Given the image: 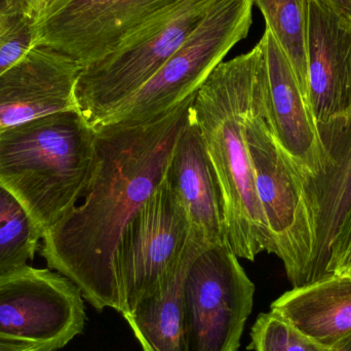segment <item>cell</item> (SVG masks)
I'll use <instances>...</instances> for the list:
<instances>
[{
    "label": "cell",
    "instance_id": "4",
    "mask_svg": "<svg viewBox=\"0 0 351 351\" xmlns=\"http://www.w3.org/2000/svg\"><path fill=\"white\" fill-rule=\"evenodd\" d=\"M262 105L263 88L247 125L256 191L271 239V254L282 260L293 288H301L315 282L319 243L315 179L280 145Z\"/></svg>",
    "mask_w": 351,
    "mask_h": 351
},
{
    "label": "cell",
    "instance_id": "17",
    "mask_svg": "<svg viewBox=\"0 0 351 351\" xmlns=\"http://www.w3.org/2000/svg\"><path fill=\"white\" fill-rule=\"evenodd\" d=\"M192 237L174 274L160 289L123 313L143 351H188L184 311V280L188 266L204 249Z\"/></svg>",
    "mask_w": 351,
    "mask_h": 351
},
{
    "label": "cell",
    "instance_id": "15",
    "mask_svg": "<svg viewBox=\"0 0 351 351\" xmlns=\"http://www.w3.org/2000/svg\"><path fill=\"white\" fill-rule=\"evenodd\" d=\"M270 311L313 341L333 350L351 333V276L333 274L293 288L272 302Z\"/></svg>",
    "mask_w": 351,
    "mask_h": 351
},
{
    "label": "cell",
    "instance_id": "1",
    "mask_svg": "<svg viewBox=\"0 0 351 351\" xmlns=\"http://www.w3.org/2000/svg\"><path fill=\"white\" fill-rule=\"evenodd\" d=\"M195 95L147 121L95 128L82 202L43 237L40 254L49 269L76 285L98 311L123 313L117 249L125 227L164 179Z\"/></svg>",
    "mask_w": 351,
    "mask_h": 351
},
{
    "label": "cell",
    "instance_id": "2",
    "mask_svg": "<svg viewBox=\"0 0 351 351\" xmlns=\"http://www.w3.org/2000/svg\"><path fill=\"white\" fill-rule=\"evenodd\" d=\"M265 66L260 39L251 51L219 64L190 108L218 180L227 243L249 261L272 252L247 144V121L261 97Z\"/></svg>",
    "mask_w": 351,
    "mask_h": 351
},
{
    "label": "cell",
    "instance_id": "11",
    "mask_svg": "<svg viewBox=\"0 0 351 351\" xmlns=\"http://www.w3.org/2000/svg\"><path fill=\"white\" fill-rule=\"evenodd\" d=\"M306 8L309 101L329 152L351 125V21L331 0Z\"/></svg>",
    "mask_w": 351,
    "mask_h": 351
},
{
    "label": "cell",
    "instance_id": "22",
    "mask_svg": "<svg viewBox=\"0 0 351 351\" xmlns=\"http://www.w3.org/2000/svg\"><path fill=\"white\" fill-rule=\"evenodd\" d=\"M61 1L62 0H24V12L35 24Z\"/></svg>",
    "mask_w": 351,
    "mask_h": 351
},
{
    "label": "cell",
    "instance_id": "23",
    "mask_svg": "<svg viewBox=\"0 0 351 351\" xmlns=\"http://www.w3.org/2000/svg\"><path fill=\"white\" fill-rule=\"evenodd\" d=\"M351 268V219L335 262L334 274H343Z\"/></svg>",
    "mask_w": 351,
    "mask_h": 351
},
{
    "label": "cell",
    "instance_id": "14",
    "mask_svg": "<svg viewBox=\"0 0 351 351\" xmlns=\"http://www.w3.org/2000/svg\"><path fill=\"white\" fill-rule=\"evenodd\" d=\"M167 177L187 215L192 237L206 247L226 243L218 180L190 113L176 143Z\"/></svg>",
    "mask_w": 351,
    "mask_h": 351
},
{
    "label": "cell",
    "instance_id": "26",
    "mask_svg": "<svg viewBox=\"0 0 351 351\" xmlns=\"http://www.w3.org/2000/svg\"><path fill=\"white\" fill-rule=\"evenodd\" d=\"M333 351H351V333L348 337L344 338L340 343H338Z\"/></svg>",
    "mask_w": 351,
    "mask_h": 351
},
{
    "label": "cell",
    "instance_id": "28",
    "mask_svg": "<svg viewBox=\"0 0 351 351\" xmlns=\"http://www.w3.org/2000/svg\"><path fill=\"white\" fill-rule=\"evenodd\" d=\"M12 8L10 4V1L8 0H0V12L5 10L6 8Z\"/></svg>",
    "mask_w": 351,
    "mask_h": 351
},
{
    "label": "cell",
    "instance_id": "10",
    "mask_svg": "<svg viewBox=\"0 0 351 351\" xmlns=\"http://www.w3.org/2000/svg\"><path fill=\"white\" fill-rule=\"evenodd\" d=\"M180 0H62L34 24V45L59 51L82 67Z\"/></svg>",
    "mask_w": 351,
    "mask_h": 351
},
{
    "label": "cell",
    "instance_id": "12",
    "mask_svg": "<svg viewBox=\"0 0 351 351\" xmlns=\"http://www.w3.org/2000/svg\"><path fill=\"white\" fill-rule=\"evenodd\" d=\"M261 40L266 63L263 117L280 145L317 181L331 168L332 158L322 139L311 103L267 28Z\"/></svg>",
    "mask_w": 351,
    "mask_h": 351
},
{
    "label": "cell",
    "instance_id": "13",
    "mask_svg": "<svg viewBox=\"0 0 351 351\" xmlns=\"http://www.w3.org/2000/svg\"><path fill=\"white\" fill-rule=\"evenodd\" d=\"M82 68L59 51L34 45L0 75V131L76 109L74 88Z\"/></svg>",
    "mask_w": 351,
    "mask_h": 351
},
{
    "label": "cell",
    "instance_id": "9",
    "mask_svg": "<svg viewBox=\"0 0 351 351\" xmlns=\"http://www.w3.org/2000/svg\"><path fill=\"white\" fill-rule=\"evenodd\" d=\"M86 319L82 292L59 272L26 265L0 276V341L57 351Z\"/></svg>",
    "mask_w": 351,
    "mask_h": 351
},
{
    "label": "cell",
    "instance_id": "6",
    "mask_svg": "<svg viewBox=\"0 0 351 351\" xmlns=\"http://www.w3.org/2000/svg\"><path fill=\"white\" fill-rule=\"evenodd\" d=\"M253 6L252 0H216L158 73L104 123L147 121L197 93L229 51L247 38Z\"/></svg>",
    "mask_w": 351,
    "mask_h": 351
},
{
    "label": "cell",
    "instance_id": "3",
    "mask_svg": "<svg viewBox=\"0 0 351 351\" xmlns=\"http://www.w3.org/2000/svg\"><path fill=\"white\" fill-rule=\"evenodd\" d=\"M96 130L77 109L0 131V184L34 219L43 237L82 199Z\"/></svg>",
    "mask_w": 351,
    "mask_h": 351
},
{
    "label": "cell",
    "instance_id": "8",
    "mask_svg": "<svg viewBox=\"0 0 351 351\" xmlns=\"http://www.w3.org/2000/svg\"><path fill=\"white\" fill-rule=\"evenodd\" d=\"M191 241L187 215L166 173L125 227L117 249L121 315L166 282L183 261Z\"/></svg>",
    "mask_w": 351,
    "mask_h": 351
},
{
    "label": "cell",
    "instance_id": "24",
    "mask_svg": "<svg viewBox=\"0 0 351 351\" xmlns=\"http://www.w3.org/2000/svg\"><path fill=\"white\" fill-rule=\"evenodd\" d=\"M340 12L351 21V0H331Z\"/></svg>",
    "mask_w": 351,
    "mask_h": 351
},
{
    "label": "cell",
    "instance_id": "29",
    "mask_svg": "<svg viewBox=\"0 0 351 351\" xmlns=\"http://www.w3.org/2000/svg\"><path fill=\"white\" fill-rule=\"evenodd\" d=\"M348 274V276H351V268L350 270H348V272H346V274Z\"/></svg>",
    "mask_w": 351,
    "mask_h": 351
},
{
    "label": "cell",
    "instance_id": "20",
    "mask_svg": "<svg viewBox=\"0 0 351 351\" xmlns=\"http://www.w3.org/2000/svg\"><path fill=\"white\" fill-rule=\"evenodd\" d=\"M254 351H333L313 341L271 311L261 313L251 332Z\"/></svg>",
    "mask_w": 351,
    "mask_h": 351
},
{
    "label": "cell",
    "instance_id": "27",
    "mask_svg": "<svg viewBox=\"0 0 351 351\" xmlns=\"http://www.w3.org/2000/svg\"><path fill=\"white\" fill-rule=\"evenodd\" d=\"M8 1H10V4L12 8L24 12V0H8Z\"/></svg>",
    "mask_w": 351,
    "mask_h": 351
},
{
    "label": "cell",
    "instance_id": "7",
    "mask_svg": "<svg viewBox=\"0 0 351 351\" xmlns=\"http://www.w3.org/2000/svg\"><path fill=\"white\" fill-rule=\"evenodd\" d=\"M255 286L228 243L200 250L184 280L188 351H237Z\"/></svg>",
    "mask_w": 351,
    "mask_h": 351
},
{
    "label": "cell",
    "instance_id": "19",
    "mask_svg": "<svg viewBox=\"0 0 351 351\" xmlns=\"http://www.w3.org/2000/svg\"><path fill=\"white\" fill-rule=\"evenodd\" d=\"M43 239L34 219L22 202L0 184V276L34 259Z\"/></svg>",
    "mask_w": 351,
    "mask_h": 351
},
{
    "label": "cell",
    "instance_id": "16",
    "mask_svg": "<svg viewBox=\"0 0 351 351\" xmlns=\"http://www.w3.org/2000/svg\"><path fill=\"white\" fill-rule=\"evenodd\" d=\"M331 168L315 181L319 206V243L315 282L333 276L351 219V125L329 149Z\"/></svg>",
    "mask_w": 351,
    "mask_h": 351
},
{
    "label": "cell",
    "instance_id": "21",
    "mask_svg": "<svg viewBox=\"0 0 351 351\" xmlns=\"http://www.w3.org/2000/svg\"><path fill=\"white\" fill-rule=\"evenodd\" d=\"M34 23L22 10L0 12V75L16 65L34 47Z\"/></svg>",
    "mask_w": 351,
    "mask_h": 351
},
{
    "label": "cell",
    "instance_id": "25",
    "mask_svg": "<svg viewBox=\"0 0 351 351\" xmlns=\"http://www.w3.org/2000/svg\"><path fill=\"white\" fill-rule=\"evenodd\" d=\"M0 351H36L34 348L24 344L6 343L0 341Z\"/></svg>",
    "mask_w": 351,
    "mask_h": 351
},
{
    "label": "cell",
    "instance_id": "5",
    "mask_svg": "<svg viewBox=\"0 0 351 351\" xmlns=\"http://www.w3.org/2000/svg\"><path fill=\"white\" fill-rule=\"evenodd\" d=\"M216 0H180L84 66L74 88L76 109L93 128L147 84L200 24Z\"/></svg>",
    "mask_w": 351,
    "mask_h": 351
},
{
    "label": "cell",
    "instance_id": "18",
    "mask_svg": "<svg viewBox=\"0 0 351 351\" xmlns=\"http://www.w3.org/2000/svg\"><path fill=\"white\" fill-rule=\"evenodd\" d=\"M265 19L266 28L286 55L309 100L306 57L307 0H252ZM311 103V101H309Z\"/></svg>",
    "mask_w": 351,
    "mask_h": 351
}]
</instances>
